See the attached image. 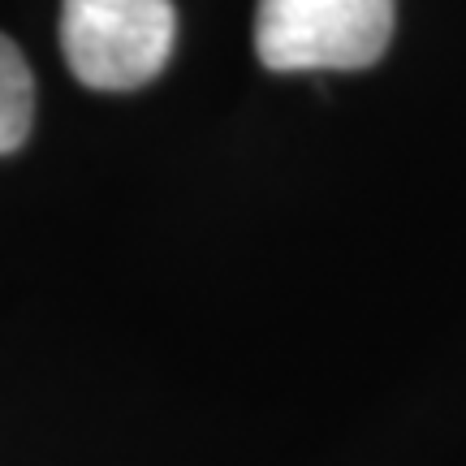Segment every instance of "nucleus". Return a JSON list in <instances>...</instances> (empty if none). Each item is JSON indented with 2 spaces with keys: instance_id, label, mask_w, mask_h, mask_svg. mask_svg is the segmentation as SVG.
I'll list each match as a JSON object with an SVG mask.
<instances>
[{
  "instance_id": "nucleus-1",
  "label": "nucleus",
  "mask_w": 466,
  "mask_h": 466,
  "mask_svg": "<svg viewBox=\"0 0 466 466\" xmlns=\"http://www.w3.org/2000/svg\"><path fill=\"white\" fill-rule=\"evenodd\" d=\"M177 44L173 0H61V52L91 91H138Z\"/></svg>"
},
{
  "instance_id": "nucleus-2",
  "label": "nucleus",
  "mask_w": 466,
  "mask_h": 466,
  "mask_svg": "<svg viewBox=\"0 0 466 466\" xmlns=\"http://www.w3.org/2000/svg\"><path fill=\"white\" fill-rule=\"evenodd\" d=\"M398 0H259L255 56L272 74L367 69L393 39Z\"/></svg>"
},
{
  "instance_id": "nucleus-3",
  "label": "nucleus",
  "mask_w": 466,
  "mask_h": 466,
  "mask_svg": "<svg viewBox=\"0 0 466 466\" xmlns=\"http://www.w3.org/2000/svg\"><path fill=\"white\" fill-rule=\"evenodd\" d=\"M35 121V78L9 35H0V156L26 143Z\"/></svg>"
}]
</instances>
